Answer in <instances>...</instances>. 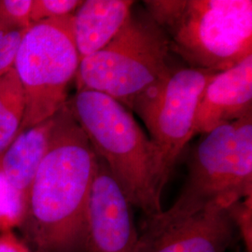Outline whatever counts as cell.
Instances as JSON below:
<instances>
[{
	"instance_id": "6da1fadb",
	"label": "cell",
	"mask_w": 252,
	"mask_h": 252,
	"mask_svg": "<svg viewBox=\"0 0 252 252\" xmlns=\"http://www.w3.org/2000/svg\"><path fill=\"white\" fill-rule=\"evenodd\" d=\"M97 156L64 105L54 116L45 153L21 220L31 252H88V204Z\"/></svg>"
},
{
	"instance_id": "7a4b0ae2",
	"label": "cell",
	"mask_w": 252,
	"mask_h": 252,
	"mask_svg": "<svg viewBox=\"0 0 252 252\" xmlns=\"http://www.w3.org/2000/svg\"><path fill=\"white\" fill-rule=\"evenodd\" d=\"M67 105L131 206L145 216L161 213L162 189L167 183L161 156L132 111L94 91H78Z\"/></svg>"
},
{
	"instance_id": "3957f363",
	"label": "cell",
	"mask_w": 252,
	"mask_h": 252,
	"mask_svg": "<svg viewBox=\"0 0 252 252\" xmlns=\"http://www.w3.org/2000/svg\"><path fill=\"white\" fill-rule=\"evenodd\" d=\"M148 14L189 67L226 70L252 55V0H150Z\"/></svg>"
},
{
	"instance_id": "277c9868",
	"label": "cell",
	"mask_w": 252,
	"mask_h": 252,
	"mask_svg": "<svg viewBox=\"0 0 252 252\" xmlns=\"http://www.w3.org/2000/svg\"><path fill=\"white\" fill-rule=\"evenodd\" d=\"M169 39L148 12L133 9L126 25L98 52L81 59L78 91L98 92L126 108L172 69Z\"/></svg>"
},
{
	"instance_id": "5b68a950",
	"label": "cell",
	"mask_w": 252,
	"mask_h": 252,
	"mask_svg": "<svg viewBox=\"0 0 252 252\" xmlns=\"http://www.w3.org/2000/svg\"><path fill=\"white\" fill-rule=\"evenodd\" d=\"M252 196V114L210 131L190 154L176 202L162 211L187 216L210 207L228 208Z\"/></svg>"
},
{
	"instance_id": "8992f818",
	"label": "cell",
	"mask_w": 252,
	"mask_h": 252,
	"mask_svg": "<svg viewBox=\"0 0 252 252\" xmlns=\"http://www.w3.org/2000/svg\"><path fill=\"white\" fill-rule=\"evenodd\" d=\"M80 62L72 14L33 24L24 33L14 63L25 94L20 132L54 117L63 108Z\"/></svg>"
},
{
	"instance_id": "52a82bcc",
	"label": "cell",
	"mask_w": 252,
	"mask_h": 252,
	"mask_svg": "<svg viewBox=\"0 0 252 252\" xmlns=\"http://www.w3.org/2000/svg\"><path fill=\"white\" fill-rule=\"evenodd\" d=\"M215 71L182 67L173 69L132 103L159 151L168 181L186 145L194 136V123L202 93Z\"/></svg>"
},
{
	"instance_id": "ba28073f",
	"label": "cell",
	"mask_w": 252,
	"mask_h": 252,
	"mask_svg": "<svg viewBox=\"0 0 252 252\" xmlns=\"http://www.w3.org/2000/svg\"><path fill=\"white\" fill-rule=\"evenodd\" d=\"M162 211L145 216L136 252H230L239 238L224 207L210 206L187 216Z\"/></svg>"
},
{
	"instance_id": "9c48e42d",
	"label": "cell",
	"mask_w": 252,
	"mask_h": 252,
	"mask_svg": "<svg viewBox=\"0 0 252 252\" xmlns=\"http://www.w3.org/2000/svg\"><path fill=\"white\" fill-rule=\"evenodd\" d=\"M131 204L97 157L88 204V252H136Z\"/></svg>"
},
{
	"instance_id": "30bf717a",
	"label": "cell",
	"mask_w": 252,
	"mask_h": 252,
	"mask_svg": "<svg viewBox=\"0 0 252 252\" xmlns=\"http://www.w3.org/2000/svg\"><path fill=\"white\" fill-rule=\"evenodd\" d=\"M53 126L54 117L20 132L0 153V218L23 220Z\"/></svg>"
},
{
	"instance_id": "8fae6325",
	"label": "cell",
	"mask_w": 252,
	"mask_h": 252,
	"mask_svg": "<svg viewBox=\"0 0 252 252\" xmlns=\"http://www.w3.org/2000/svg\"><path fill=\"white\" fill-rule=\"evenodd\" d=\"M252 114V55L218 72L203 91L194 123V135Z\"/></svg>"
},
{
	"instance_id": "7c38bea8",
	"label": "cell",
	"mask_w": 252,
	"mask_h": 252,
	"mask_svg": "<svg viewBox=\"0 0 252 252\" xmlns=\"http://www.w3.org/2000/svg\"><path fill=\"white\" fill-rule=\"evenodd\" d=\"M135 7L131 0H86L73 16V35L80 60L108 44Z\"/></svg>"
},
{
	"instance_id": "4fadbf2b",
	"label": "cell",
	"mask_w": 252,
	"mask_h": 252,
	"mask_svg": "<svg viewBox=\"0 0 252 252\" xmlns=\"http://www.w3.org/2000/svg\"><path fill=\"white\" fill-rule=\"evenodd\" d=\"M24 115L25 94L13 67L0 78V153L18 135Z\"/></svg>"
},
{
	"instance_id": "5bb4252c",
	"label": "cell",
	"mask_w": 252,
	"mask_h": 252,
	"mask_svg": "<svg viewBox=\"0 0 252 252\" xmlns=\"http://www.w3.org/2000/svg\"><path fill=\"white\" fill-rule=\"evenodd\" d=\"M32 3L33 0H0V30L26 32L32 26Z\"/></svg>"
},
{
	"instance_id": "9a60e30c",
	"label": "cell",
	"mask_w": 252,
	"mask_h": 252,
	"mask_svg": "<svg viewBox=\"0 0 252 252\" xmlns=\"http://www.w3.org/2000/svg\"><path fill=\"white\" fill-rule=\"evenodd\" d=\"M79 0H33L30 12L32 25L73 14L81 5Z\"/></svg>"
},
{
	"instance_id": "2e32d148",
	"label": "cell",
	"mask_w": 252,
	"mask_h": 252,
	"mask_svg": "<svg viewBox=\"0 0 252 252\" xmlns=\"http://www.w3.org/2000/svg\"><path fill=\"white\" fill-rule=\"evenodd\" d=\"M227 210L246 252H252V196L235 202Z\"/></svg>"
},
{
	"instance_id": "e0dca14e",
	"label": "cell",
	"mask_w": 252,
	"mask_h": 252,
	"mask_svg": "<svg viewBox=\"0 0 252 252\" xmlns=\"http://www.w3.org/2000/svg\"><path fill=\"white\" fill-rule=\"evenodd\" d=\"M25 32L0 30V78L14 67L21 39Z\"/></svg>"
}]
</instances>
